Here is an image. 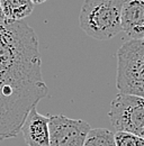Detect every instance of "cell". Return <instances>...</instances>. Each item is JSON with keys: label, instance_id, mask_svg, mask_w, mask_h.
Returning a JSON list of instances; mask_svg holds the SVG:
<instances>
[{"label": "cell", "instance_id": "obj_6", "mask_svg": "<svg viewBox=\"0 0 144 146\" xmlns=\"http://www.w3.org/2000/svg\"><path fill=\"white\" fill-rule=\"evenodd\" d=\"M49 121L50 117L41 115L36 107L31 109L20 128L27 146H50Z\"/></svg>", "mask_w": 144, "mask_h": 146}, {"label": "cell", "instance_id": "obj_13", "mask_svg": "<svg viewBox=\"0 0 144 146\" xmlns=\"http://www.w3.org/2000/svg\"><path fill=\"white\" fill-rule=\"evenodd\" d=\"M142 40H143V42H144V37H143V39H142Z\"/></svg>", "mask_w": 144, "mask_h": 146}, {"label": "cell", "instance_id": "obj_1", "mask_svg": "<svg viewBox=\"0 0 144 146\" xmlns=\"http://www.w3.org/2000/svg\"><path fill=\"white\" fill-rule=\"evenodd\" d=\"M38 46L24 20L0 23V142L16 137L31 109L49 94Z\"/></svg>", "mask_w": 144, "mask_h": 146}, {"label": "cell", "instance_id": "obj_10", "mask_svg": "<svg viewBox=\"0 0 144 146\" xmlns=\"http://www.w3.org/2000/svg\"><path fill=\"white\" fill-rule=\"evenodd\" d=\"M114 138L115 146H144V138L128 131H117Z\"/></svg>", "mask_w": 144, "mask_h": 146}, {"label": "cell", "instance_id": "obj_11", "mask_svg": "<svg viewBox=\"0 0 144 146\" xmlns=\"http://www.w3.org/2000/svg\"><path fill=\"white\" fill-rule=\"evenodd\" d=\"M6 21V17L3 15V11H2V8H1V5H0V23H3Z\"/></svg>", "mask_w": 144, "mask_h": 146}, {"label": "cell", "instance_id": "obj_9", "mask_svg": "<svg viewBox=\"0 0 144 146\" xmlns=\"http://www.w3.org/2000/svg\"><path fill=\"white\" fill-rule=\"evenodd\" d=\"M83 146H115L114 133L105 128L90 129Z\"/></svg>", "mask_w": 144, "mask_h": 146}, {"label": "cell", "instance_id": "obj_12", "mask_svg": "<svg viewBox=\"0 0 144 146\" xmlns=\"http://www.w3.org/2000/svg\"><path fill=\"white\" fill-rule=\"evenodd\" d=\"M31 1L33 2V5H41V3L45 2L46 0H31Z\"/></svg>", "mask_w": 144, "mask_h": 146}, {"label": "cell", "instance_id": "obj_3", "mask_svg": "<svg viewBox=\"0 0 144 146\" xmlns=\"http://www.w3.org/2000/svg\"><path fill=\"white\" fill-rule=\"evenodd\" d=\"M116 87L122 93L144 98V42L131 39L117 51Z\"/></svg>", "mask_w": 144, "mask_h": 146}, {"label": "cell", "instance_id": "obj_4", "mask_svg": "<svg viewBox=\"0 0 144 146\" xmlns=\"http://www.w3.org/2000/svg\"><path fill=\"white\" fill-rule=\"evenodd\" d=\"M108 117L117 131L144 138V98L119 92L111 101Z\"/></svg>", "mask_w": 144, "mask_h": 146}, {"label": "cell", "instance_id": "obj_7", "mask_svg": "<svg viewBox=\"0 0 144 146\" xmlns=\"http://www.w3.org/2000/svg\"><path fill=\"white\" fill-rule=\"evenodd\" d=\"M121 26L122 31L131 39H143L144 0H124Z\"/></svg>", "mask_w": 144, "mask_h": 146}, {"label": "cell", "instance_id": "obj_8", "mask_svg": "<svg viewBox=\"0 0 144 146\" xmlns=\"http://www.w3.org/2000/svg\"><path fill=\"white\" fill-rule=\"evenodd\" d=\"M0 5L6 20L9 21L23 20L34 10V5L31 0H0Z\"/></svg>", "mask_w": 144, "mask_h": 146}, {"label": "cell", "instance_id": "obj_5", "mask_svg": "<svg viewBox=\"0 0 144 146\" xmlns=\"http://www.w3.org/2000/svg\"><path fill=\"white\" fill-rule=\"evenodd\" d=\"M90 125L81 119H72L63 115L50 117V146H83Z\"/></svg>", "mask_w": 144, "mask_h": 146}, {"label": "cell", "instance_id": "obj_2", "mask_svg": "<svg viewBox=\"0 0 144 146\" xmlns=\"http://www.w3.org/2000/svg\"><path fill=\"white\" fill-rule=\"evenodd\" d=\"M124 0H85L79 15L81 29L90 37L108 40L121 31Z\"/></svg>", "mask_w": 144, "mask_h": 146}]
</instances>
